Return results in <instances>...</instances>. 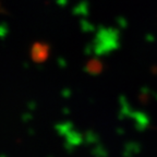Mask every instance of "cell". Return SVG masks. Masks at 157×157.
I'll return each mask as SVG.
<instances>
[{
    "instance_id": "obj_1",
    "label": "cell",
    "mask_w": 157,
    "mask_h": 157,
    "mask_svg": "<svg viewBox=\"0 0 157 157\" xmlns=\"http://www.w3.org/2000/svg\"><path fill=\"white\" fill-rule=\"evenodd\" d=\"M47 52V48L45 46H42V45H35L34 48H33V58L35 60H43L46 57Z\"/></svg>"
}]
</instances>
